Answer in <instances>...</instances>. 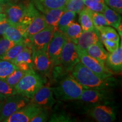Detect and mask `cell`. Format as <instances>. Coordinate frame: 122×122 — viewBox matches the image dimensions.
Segmentation results:
<instances>
[{
    "mask_svg": "<svg viewBox=\"0 0 122 122\" xmlns=\"http://www.w3.org/2000/svg\"><path fill=\"white\" fill-rule=\"evenodd\" d=\"M4 7V13L10 25H22L26 28L39 11L30 1L27 5L19 2H9Z\"/></svg>",
    "mask_w": 122,
    "mask_h": 122,
    "instance_id": "cell-1",
    "label": "cell"
},
{
    "mask_svg": "<svg viewBox=\"0 0 122 122\" xmlns=\"http://www.w3.org/2000/svg\"><path fill=\"white\" fill-rule=\"evenodd\" d=\"M71 75L85 89H106L113 84L112 77L103 78L91 71L79 62L71 71Z\"/></svg>",
    "mask_w": 122,
    "mask_h": 122,
    "instance_id": "cell-2",
    "label": "cell"
},
{
    "mask_svg": "<svg viewBox=\"0 0 122 122\" xmlns=\"http://www.w3.org/2000/svg\"><path fill=\"white\" fill-rule=\"evenodd\" d=\"M84 88L71 75L60 81L56 87L52 88L53 95L60 101L78 100Z\"/></svg>",
    "mask_w": 122,
    "mask_h": 122,
    "instance_id": "cell-3",
    "label": "cell"
},
{
    "mask_svg": "<svg viewBox=\"0 0 122 122\" xmlns=\"http://www.w3.org/2000/svg\"><path fill=\"white\" fill-rule=\"evenodd\" d=\"M44 85V80L34 70L27 71L14 89L16 94L30 100L36 92Z\"/></svg>",
    "mask_w": 122,
    "mask_h": 122,
    "instance_id": "cell-4",
    "label": "cell"
},
{
    "mask_svg": "<svg viewBox=\"0 0 122 122\" xmlns=\"http://www.w3.org/2000/svg\"><path fill=\"white\" fill-rule=\"evenodd\" d=\"M29 102L30 99L18 94L5 97L0 113V122H4Z\"/></svg>",
    "mask_w": 122,
    "mask_h": 122,
    "instance_id": "cell-5",
    "label": "cell"
},
{
    "mask_svg": "<svg viewBox=\"0 0 122 122\" xmlns=\"http://www.w3.org/2000/svg\"><path fill=\"white\" fill-rule=\"evenodd\" d=\"M79 62L80 58L77 45L67 39L61 53L60 65L62 66L66 72H71L75 66Z\"/></svg>",
    "mask_w": 122,
    "mask_h": 122,
    "instance_id": "cell-6",
    "label": "cell"
},
{
    "mask_svg": "<svg viewBox=\"0 0 122 122\" xmlns=\"http://www.w3.org/2000/svg\"><path fill=\"white\" fill-rule=\"evenodd\" d=\"M67 37L58 29L56 30L47 48V53L53 66L60 65L61 56Z\"/></svg>",
    "mask_w": 122,
    "mask_h": 122,
    "instance_id": "cell-7",
    "label": "cell"
},
{
    "mask_svg": "<svg viewBox=\"0 0 122 122\" xmlns=\"http://www.w3.org/2000/svg\"><path fill=\"white\" fill-rule=\"evenodd\" d=\"M78 51L80 62L88 69L103 78L112 77V71L107 68L105 65H102L97 59L92 57L85 51L78 49Z\"/></svg>",
    "mask_w": 122,
    "mask_h": 122,
    "instance_id": "cell-8",
    "label": "cell"
},
{
    "mask_svg": "<svg viewBox=\"0 0 122 122\" xmlns=\"http://www.w3.org/2000/svg\"><path fill=\"white\" fill-rule=\"evenodd\" d=\"M57 29V28L56 27L48 25L42 30L29 37V41L31 46L32 51H47L48 44Z\"/></svg>",
    "mask_w": 122,
    "mask_h": 122,
    "instance_id": "cell-9",
    "label": "cell"
},
{
    "mask_svg": "<svg viewBox=\"0 0 122 122\" xmlns=\"http://www.w3.org/2000/svg\"><path fill=\"white\" fill-rule=\"evenodd\" d=\"M56 102L52 88L49 84L42 85L30 100V102L48 110L51 109Z\"/></svg>",
    "mask_w": 122,
    "mask_h": 122,
    "instance_id": "cell-10",
    "label": "cell"
},
{
    "mask_svg": "<svg viewBox=\"0 0 122 122\" xmlns=\"http://www.w3.org/2000/svg\"><path fill=\"white\" fill-rule=\"evenodd\" d=\"M44 109L41 107L29 102L22 109L4 120V122H30V120Z\"/></svg>",
    "mask_w": 122,
    "mask_h": 122,
    "instance_id": "cell-11",
    "label": "cell"
},
{
    "mask_svg": "<svg viewBox=\"0 0 122 122\" xmlns=\"http://www.w3.org/2000/svg\"><path fill=\"white\" fill-rule=\"evenodd\" d=\"M32 66L33 70L42 74H49L53 65L46 50L32 51Z\"/></svg>",
    "mask_w": 122,
    "mask_h": 122,
    "instance_id": "cell-12",
    "label": "cell"
},
{
    "mask_svg": "<svg viewBox=\"0 0 122 122\" xmlns=\"http://www.w3.org/2000/svg\"><path fill=\"white\" fill-rule=\"evenodd\" d=\"M89 115L98 122H112L116 119L115 110L107 105H97L89 110Z\"/></svg>",
    "mask_w": 122,
    "mask_h": 122,
    "instance_id": "cell-13",
    "label": "cell"
},
{
    "mask_svg": "<svg viewBox=\"0 0 122 122\" xmlns=\"http://www.w3.org/2000/svg\"><path fill=\"white\" fill-rule=\"evenodd\" d=\"M101 41L99 30L94 28L93 30L82 32L76 45L79 49L86 51L88 47Z\"/></svg>",
    "mask_w": 122,
    "mask_h": 122,
    "instance_id": "cell-14",
    "label": "cell"
},
{
    "mask_svg": "<svg viewBox=\"0 0 122 122\" xmlns=\"http://www.w3.org/2000/svg\"><path fill=\"white\" fill-rule=\"evenodd\" d=\"M26 30V27L22 25H10L3 35V37L15 44L25 41L28 39Z\"/></svg>",
    "mask_w": 122,
    "mask_h": 122,
    "instance_id": "cell-15",
    "label": "cell"
},
{
    "mask_svg": "<svg viewBox=\"0 0 122 122\" xmlns=\"http://www.w3.org/2000/svg\"><path fill=\"white\" fill-rule=\"evenodd\" d=\"M106 93L105 89L84 88L78 100L86 103H98L106 99Z\"/></svg>",
    "mask_w": 122,
    "mask_h": 122,
    "instance_id": "cell-16",
    "label": "cell"
},
{
    "mask_svg": "<svg viewBox=\"0 0 122 122\" xmlns=\"http://www.w3.org/2000/svg\"><path fill=\"white\" fill-rule=\"evenodd\" d=\"M122 41L120 46L115 50L108 53L107 57L105 62L107 67L111 71L119 73L122 70Z\"/></svg>",
    "mask_w": 122,
    "mask_h": 122,
    "instance_id": "cell-17",
    "label": "cell"
},
{
    "mask_svg": "<svg viewBox=\"0 0 122 122\" xmlns=\"http://www.w3.org/2000/svg\"><path fill=\"white\" fill-rule=\"evenodd\" d=\"M35 7L42 14L51 9L64 7L67 0H30Z\"/></svg>",
    "mask_w": 122,
    "mask_h": 122,
    "instance_id": "cell-18",
    "label": "cell"
},
{
    "mask_svg": "<svg viewBox=\"0 0 122 122\" xmlns=\"http://www.w3.org/2000/svg\"><path fill=\"white\" fill-rule=\"evenodd\" d=\"M85 51L92 57L97 59L102 65H105V62L109 53L105 48H103L101 41L91 45Z\"/></svg>",
    "mask_w": 122,
    "mask_h": 122,
    "instance_id": "cell-19",
    "label": "cell"
},
{
    "mask_svg": "<svg viewBox=\"0 0 122 122\" xmlns=\"http://www.w3.org/2000/svg\"><path fill=\"white\" fill-rule=\"evenodd\" d=\"M47 26L48 25L45 22L43 15L39 11L35 16L31 23L27 27L26 30L27 37L29 38L33 36Z\"/></svg>",
    "mask_w": 122,
    "mask_h": 122,
    "instance_id": "cell-20",
    "label": "cell"
},
{
    "mask_svg": "<svg viewBox=\"0 0 122 122\" xmlns=\"http://www.w3.org/2000/svg\"><path fill=\"white\" fill-rule=\"evenodd\" d=\"M92 11L87 7L85 6L79 13V22L83 31L93 30L95 28L93 23Z\"/></svg>",
    "mask_w": 122,
    "mask_h": 122,
    "instance_id": "cell-21",
    "label": "cell"
},
{
    "mask_svg": "<svg viewBox=\"0 0 122 122\" xmlns=\"http://www.w3.org/2000/svg\"><path fill=\"white\" fill-rule=\"evenodd\" d=\"M65 11L66 9L64 6L59 8L51 9L46 13L42 14L47 25L57 27L61 15L63 14Z\"/></svg>",
    "mask_w": 122,
    "mask_h": 122,
    "instance_id": "cell-22",
    "label": "cell"
},
{
    "mask_svg": "<svg viewBox=\"0 0 122 122\" xmlns=\"http://www.w3.org/2000/svg\"><path fill=\"white\" fill-rule=\"evenodd\" d=\"M30 44L29 39L23 42L16 44L11 47L6 53L0 57V59L12 62L14 59Z\"/></svg>",
    "mask_w": 122,
    "mask_h": 122,
    "instance_id": "cell-23",
    "label": "cell"
},
{
    "mask_svg": "<svg viewBox=\"0 0 122 122\" xmlns=\"http://www.w3.org/2000/svg\"><path fill=\"white\" fill-rule=\"evenodd\" d=\"M108 25H110L113 28L117 29L120 23L122 22V17L117 12L112 10L105 5L102 11Z\"/></svg>",
    "mask_w": 122,
    "mask_h": 122,
    "instance_id": "cell-24",
    "label": "cell"
},
{
    "mask_svg": "<svg viewBox=\"0 0 122 122\" xmlns=\"http://www.w3.org/2000/svg\"><path fill=\"white\" fill-rule=\"evenodd\" d=\"M82 32L83 30L80 24L74 22L66 28L63 33L68 40L77 44Z\"/></svg>",
    "mask_w": 122,
    "mask_h": 122,
    "instance_id": "cell-25",
    "label": "cell"
},
{
    "mask_svg": "<svg viewBox=\"0 0 122 122\" xmlns=\"http://www.w3.org/2000/svg\"><path fill=\"white\" fill-rule=\"evenodd\" d=\"M76 13L71 11H65L61 15L59 22L58 23L57 28L62 32H65L66 28L71 23L74 22Z\"/></svg>",
    "mask_w": 122,
    "mask_h": 122,
    "instance_id": "cell-26",
    "label": "cell"
},
{
    "mask_svg": "<svg viewBox=\"0 0 122 122\" xmlns=\"http://www.w3.org/2000/svg\"><path fill=\"white\" fill-rule=\"evenodd\" d=\"M22 62L27 63L32 65V49L30 43L12 61V63L15 65Z\"/></svg>",
    "mask_w": 122,
    "mask_h": 122,
    "instance_id": "cell-27",
    "label": "cell"
},
{
    "mask_svg": "<svg viewBox=\"0 0 122 122\" xmlns=\"http://www.w3.org/2000/svg\"><path fill=\"white\" fill-rule=\"evenodd\" d=\"M100 32L101 37L110 40L115 41L119 42L120 36L118 32L114 28L111 27L102 26L97 28Z\"/></svg>",
    "mask_w": 122,
    "mask_h": 122,
    "instance_id": "cell-28",
    "label": "cell"
},
{
    "mask_svg": "<svg viewBox=\"0 0 122 122\" xmlns=\"http://www.w3.org/2000/svg\"><path fill=\"white\" fill-rule=\"evenodd\" d=\"M17 68V66L12 62L0 59V78H6Z\"/></svg>",
    "mask_w": 122,
    "mask_h": 122,
    "instance_id": "cell-29",
    "label": "cell"
},
{
    "mask_svg": "<svg viewBox=\"0 0 122 122\" xmlns=\"http://www.w3.org/2000/svg\"><path fill=\"white\" fill-rule=\"evenodd\" d=\"M26 72L22 71L19 69H16L11 74L9 75L5 79L6 81L12 87L14 88L15 86L17 84L20 80L22 78L23 76L25 75Z\"/></svg>",
    "mask_w": 122,
    "mask_h": 122,
    "instance_id": "cell-30",
    "label": "cell"
},
{
    "mask_svg": "<svg viewBox=\"0 0 122 122\" xmlns=\"http://www.w3.org/2000/svg\"><path fill=\"white\" fill-rule=\"evenodd\" d=\"M85 6L93 11L102 13L105 7L104 0H83Z\"/></svg>",
    "mask_w": 122,
    "mask_h": 122,
    "instance_id": "cell-31",
    "label": "cell"
},
{
    "mask_svg": "<svg viewBox=\"0 0 122 122\" xmlns=\"http://www.w3.org/2000/svg\"><path fill=\"white\" fill-rule=\"evenodd\" d=\"M85 7L83 0H70L67 1L65 7L66 11H71L79 13Z\"/></svg>",
    "mask_w": 122,
    "mask_h": 122,
    "instance_id": "cell-32",
    "label": "cell"
},
{
    "mask_svg": "<svg viewBox=\"0 0 122 122\" xmlns=\"http://www.w3.org/2000/svg\"><path fill=\"white\" fill-rule=\"evenodd\" d=\"M92 17L93 23L96 28L102 26H107L108 25L107 22L105 19L103 14L99 12L93 11L92 12Z\"/></svg>",
    "mask_w": 122,
    "mask_h": 122,
    "instance_id": "cell-33",
    "label": "cell"
},
{
    "mask_svg": "<svg viewBox=\"0 0 122 122\" xmlns=\"http://www.w3.org/2000/svg\"><path fill=\"white\" fill-rule=\"evenodd\" d=\"M16 94L14 88L9 85L5 79L0 78V94L6 97Z\"/></svg>",
    "mask_w": 122,
    "mask_h": 122,
    "instance_id": "cell-34",
    "label": "cell"
},
{
    "mask_svg": "<svg viewBox=\"0 0 122 122\" xmlns=\"http://www.w3.org/2000/svg\"><path fill=\"white\" fill-rule=\"evenodd\" d=\"M15 44L14 42L4 37L0 38V57Z\"/></svg>",
    "mask_w": 122,
    "mask_h": 122,
    "instance_id": "cell-35",
    "label": "cell"
},
{
    "mask_svg": "<svg viewBox=\"0 0 122 122\" xmlns=\"http://www.w3.org/2000/svg\"><path fill=\"white\" fill-rule=\"evenodd\" d=\"M105 4L119 14L122 13V0H104Z\"/></svg>",
    "mask_w": 122,
    "mask_h": 122,
    "instance_id": "cell-36",
    "label": "cell"
},
{
    "mask_svg": "<svg viewBox=\"0 0 122 122\" xmlns=\"http://www.w3.org/2000/svg\"><path fill=\"white\" fill-rule=\"evenodd\" d=\"M101 39L102 43L105 48L106 49V50L109 53H111L114 51L119 46V42L110 40L106 39L103 37H101Z\"/></svg>",
    "mask_w": 122,
    "mask_h": 122,
    "instance_id": "cell-37",
    "label": "cell"
},
{
    "mask_svg": "<svg viewBox=\"0 0 122 122\" xmlns=\"http://www.w3.org/2000/svg\"><path fill=\"white\" fill-rule=\"evenodd\" d=\"M49 113L48 109H43L40 112H39L37 115H35L30 120V122H45L48 121Z\"/></svg>",
    "mask_w": 122,
    "mask_h": 122,
    "instance_id": "cell-38",
    "label": "cell"
},
{
    "mask_svg": "<svg viewBox=\"0 0 122 122\" xmlns=\"http://www.w3.org/2000/svg\"><path fill=\"white\" fill-rule=\"evenodd\" d=\"M71 118H70L68 115L62 114H54L51 116L49 122H70Z\"/></svg>",
    "mask_w": 122,
    "mask_h": 122,
    "instance_id": "cell-39",
    "label": "cell"
},
{
    "mask_svg": "<svg viewBox=\"0 0 122 122\" xmlns=\"http://www.w3.org/2000/svg\"><path fill=\"white\" fill-rule=\"evenodd\" d=\"M9 25H10V24L7 22L6 19L2 22H0V35H2L3 36L5 32L9 27Z\"/></svg>",
    "mask_w": 122,
    "mask_h": 122,
    "instance_id": "cell-40",
    "label": "cell"
},
{
    "mask_svg": "<svg viewBox=\"0 0 122 122\" xmlns=\"http://www.w3.org/2000/svg\"><path fill=\"white\" fill-rule=\"evenodd\" d=\"M117 30H118V35H119L120 38L122 39V22L120 23L119 24L118 27L117 28Z\"/></svg>",
    "mask_w": 122,
    "mask_h": 122,
    "instance_id": "cell-41",
    "label": "cell"
},
{
    "mask_svg": "<svg viewBox=\"0 0 122 122\" xmlns=\"http://www.w3.org/2000/svg\"><path fill=\"white\" fill-rule=\"evenodd\" d=\"M6 96H2L1 94H0V113H1V109H2V106L3 105V103H4L5 98Z\"/></svg>",
    "mask_w": 122,
    "mask_h": 122,
    "instance_id": "cell-42",
    "label": "cell"
},
{
    "mask_svg": "<svg viewBox=\"0 0 122 122\" xmlns=\"http://www.w3.org/2000/svg\"><path fill=\"white\" fill-rule=\"evenodd\" d=\"M6 19V16L5 14L4 13H0V22L5 20Z\"/></svg>",
    "mask_w": 122,
    "mask_h": 122,
    "instance_id": "cell-43",
    "label": "cell"
},
{
    "mask_svg": "<svg viewBox=\"0 0 122 122\" xmlns=\"http://www.w3.org/2000/svg\"><path fill=\"white\" fill-rule=\"evenodd\" d=\"M9 2V0H0V4L2 5L3 6H5L6 5L7 3Z\"/></svg>",
    "mask_w": 122,
    "mask_h": 122,
    "instance_id": "cell-44",
    "label": "cell"
},
{
    "mask_svg": "<svg viewBox=\"0 0 122 122\" xmlns=\"http://www.w3.org/2000/svg\"><path fill=\"white\" fill-rule=\"evenodd\" d=\"M4 6L2 5H1L0 4V13H4Z\"/></svg>",
    "mask_w": 122,
    "mask_h": 122,
    "instance_id": "cell-45",
    "label": "cell"
},
{
    "mask_svg": "<svg viewBox=\"0 0 122 122\" xmlns=\"http://www.w3.org/2000/svg\"><path fill=\"white\" fill-rule=\"evenodd\" d=\"M21 0H9V2H11V3H16L18 2H20Z\"/></svg>",
    "mask_w": 122,
    "mask_h": 122,
    "instance_id": "cell-46",
    "label": "cell"
},
{
    "mask_svg": "<svg viewBox=\"0 0 122 122\" xmlns=\"http://www.w3.org/2000/svg\"><path fill=\"white\" fill-rule=\"evenodd\" d=\"M67 1H70V0H67Z\"/></svg>",
    "mask_w": 122,
    "mask_h": 122,
    "instance_id": "cell-47",
    "label": "cell"
}]
</instances>
